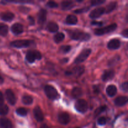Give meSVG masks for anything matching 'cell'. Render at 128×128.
I'll list each match as a JSON object with an SVG mask.
<instances>
[{"mask_svg":"<svg viewBox=\"0 0 128 128\" xmlns=\"http://www.w3.org/2000/svg\"><path fill=\"white\" fill-rule=\"evenodd\" d=\"M92 25H96V26H101L102 24V22H98V21H92L91 22Z\"/></svg>","mask_w":128,"mask_h":128,"instance_id":"ee69618b","label":"cell"},{"mask_svg":"<svg viewBox=\"0 0 128 128\" xmlns=\"http://www.w3.org/2000/svg\"><path fill=\"white\" fill-rule=\"evenodd\" d=\"M11 30L12 33L15 35L20 34H21L24 31V28L22 25L20 23H18V22L13 24L12 25Z\"/></svg>","mask_w":128,"mask_h":128,"instance_id":"5bb4252c","label":"cell"},{"mask_svg":"<svg viewBox=\"0 0 128 128\" xmlns=\"http://www.w3.org/2000/svg\"><path fill=\"white\" fill-rule=\"evenodd\" d=\"M121 89L124 92H128V82L127 81L123 82L122 84L121 85Z\"/></svg>","mask_w":128,"mask_h":128,"instance_id":"74e56055","label":"cell"},{"mask_svg":"<svg viewBox=\"0 0 128 128\" xmlns=\"http://www.w3.org/2000/svg\"><path fill=\"white\" fill-rule=\"evenodd\" d=\"M3 82H4V79H3V78H2V76H1V75H0V84L3 83Z\"/></svg>","mask_w":128,"mask_h":128,"instance_id":"bcb514c9","label":"cell"},{"mask_svg":"<svg viewBox=\"0 0 128 128\" xmlns=\"http://www.w3.org/2000/svg\"><path fill=\"white\" fill-rule=\"evenodd\" d=\"M6 100H7L8 102L11 105L13 106L16 104V96H15L14 94L12 92V91L11 90H7L6 91Z\"/></svg>","mask_w":128,"mask_h":128,"instance_id":"30bf717a","label":"cell"},{"mask_svg":"<svg viewBox=\"0 0 128 128\" xmlns=\"http://www.w3.org/2000/svg\"><path fill=\"white\" fill-rule=\"evenodd\" d=\"M106 108H107V107H106V106H101V107L98 108L96 110V111H95V113H94L95 116H98V115H100V114L102 113V112L105 111V110H106Z\"/></svg>","mask_w":128,"mask_h":128,"instance_id":"1f68e13d","label":"cell"},{"mask_svg":"<svg viewBox=\"0 0 128 128\" xmlns=\"http://www.w3.org/2000/svg\"><path fill=\"white\" fill-rule=\"evenodd\" d=\"M65 38L64 34L62 32H58L57 34L54 35V41L56 43H60V42H62Z\"/></svg>","mask_w":128,"mask_h":128,"instance_id":"484cf974","label":"cell"},{"mask_svg":"<svg viewBox=\"0 0 128 128\" xmlns=\"http://www.w3.org/2000/svg\"><path fill=\"white\" fill-rule=\"evenodd\" d=\"M74 6L72 1H64L61 2V8L63 10H70Z\"/></svg>","mask_w":128,"mask_h":128,"instance_id":"cb8c5ba5","label":"cell"},{"mask_svg":"<svg viewBox=\"0 0 128 128\" xmlns=\"http://www.w3.org/2000/svg\"><path fill=\"white\" fill-rule=\"evenodd\" d=\"M28 21H29V24H30L31 26H32V25H34L35 23V21H34V19L32 17V16H28Z\"/></svg>","mask_w":128,"mask_h":128,"instance_id":"ab89813d","label":"cell"},{"mask_svg":"<svg viewBox=\"0 0 128 128\" xmlns=\"http://www.w3.org/2000/svg\"><path fill=\"white\" fill-rule=\"evenodd\" d=\"M34 44L35 42L32 40H18L12 41L11 42V46L16 48H23L30 47Z\"/></svg>","mask_w":128,"mask_h":128,"instance_id":"3957f363","label":"cell"},{"mask_svg":"<svg viewBox=\"0 0 128 128\" xmlns=\"http://www.w3.org/2000/svg\"><path fill=\"white\" fill-rule=\"evenodd\" d=\"M47 6L50 8H56L58 7V4L56 2L52 1H48L47 2Z\"/></svg>","mask_w":128,"mask_h":128,"instance_id":"e575fe53","label":"cell"},{"mask_svg":"<svg viewBox=\"0 0 128 128\" xmlns=\"http://www.w3.org/2000/svg\"><path fill=\"white\" fill-rule=\"evenodd\" d=\"M116 5H117L116 2H110V3L106 6V7L104 8L105 12H106V13H110L111 12H112V11H114V9L116 8Z\"/></svg>","mask_w":128,"mask_h":128,"instance_id":"d4e9b609","label":"cell"},{"mask_svg":"<svg viewBox=\"0 0 128 128\" xmlns=\"http://www.w3.org/2000/svg\"><path fill=\"white\" fill-rule=\"evenodd\" d=\"M33 114L35 119L38 122H42L44 120V114L40 106H37L34 108L33 110Z\"/></svg>","mask_w":128,"mask_h":128,"instance_id":"8fae6325","label":"cell"},{"mask_svg":"<svg viewBox=\"0 0 128 128\" xmlns=\"http://www.w3.org/2000/svg\"><path fill=\"white\" fill-rule=\"evenodd\" d=\"M0 126L1 128H14L12 122L6 118L0 119Z\"/></svg>","mask_w":128,"mask_h":128,"instance_id":"e0dca14e","label":"cell"},{"mask_svg":"<svg viewBox=\"0 0 128 128\" xmlns=\"http://www.w3.org/2000/svg\"></svg>","mask_w":128,"mask_h":128,"instance_id":"c3c4849f","label":"cell"},{"mask_svg":"<svg viewBox=\"0 0 128 128\" xmlns=\"http://www.w3.org/2000/svg\"><path fill=\"white\" fill-rule=\"evenodd\" d=\"M8 32V26L3 23H0V35L5 36Z\"/></svg>","mask_w":128,"mask_h":128,"instance_id":"4316f807","label":"cell"},{"mask_svg":"<svg viewBox=\"0 0 128 128\" xmlns=\"http://www.w3.org/2000/svg\"><path fill=\"white\" fill-rule=\"evenodd\" d=\"M42 58L41 52L36 50H30L26 53V60L30 63H32L36 60H40Z\"/></svg>","mask_w":128,"mask_h":128,"instance_id":"277c9868","label":"cell"},{"mask_svg":"<svg viewBox=\"0 0 128 128\" xmlns=\"http://www.w3.org/2000/svg\"><path fill=\"white\" fill-rule=\"evenodd\" d=\"M74 107L78 112L84 113L88 110V104L84 100L80 99L76 101Z\"/></svg>","mask_w":128,"mask_h":128,"instance_id":"8992f818","label":"cell"},{"mask_svg":"<svg viewBox=\"0 0 128 128\" xmlns=\"http://www.w3.org/2000/svg\"><path fill=\"white\" fill-rule=\"evenodd\" d=\"M106 93L110 97H113L117 93V88L115 85L111 84L106 88Z\"/></svg>","mask_w":128,"mask_h":128,"instance_id":"d6986e66","label":"cell"},{"mask_svg":"<svg viewBox=\"0 0 128 128\" xmlns=\"http://www.w3.org/2000/svg\"><path fill=\"white\" fill-rule=\"evenodd\" d=\"M121 34L122 36H124L126 38H128V29H125L124 30H123L122 32H121Z\"/></svg>","mask_w":128,"mask_h":128,"instance_id":"7bdbcfd3","label":"cell"},{"mask_svg":"<svg viewBox=\"0 0 128 128\" xmlns=\"http://www.w3.org/2000/svg\"><path fill=\"white\" fill-rule=\"evenodd\" d=\"M9 112V108L7 105L2 104L0 105V115L1 116H5Z\"/></svg>","mask_w":128,"mask_h":128,"instance_id":"f1b7e54d","label":"cell"},{"mask_svg":"<svg viewBox=\"0 0 128 128\" xmlns=\"http://www.w3.org/2000/svg\"><path fill=\"white\" fill-rule=\"evenodd\" d=\"M8 2H14V3H29V2H31V1H8Z\"/></svg>","mask_w":128,"mask_h":128,"instance_id":"60d3db41","label":"cell"},{"mask_svg":"<svg viewBox=\"0 0 128 128\" xmlns=\"http://www.w3.org/2000/svg\"><path fill=\"white\" fill-rule=\"evenodd\" d=\"M78 18L75 15L72 14H69L68 16L66 17V24L70 25H74L77 24L78 22Z\"/></svg>","mask_w":128,"mask_h":128,"instance_id":"44dd1931","label":"cell"},{"mask_svg":"<svg viewBox=\"0 0 128 128\" xmlns=\"http://www.w3.org/2000/svg\"><path fill=\"white\" fill-rule=\"evenodd\" d=\"M120 46H121V41L120 40L116 38L112 39L108 43V48L111 50H118L120 48Z\"/></svg>","mask_w":128,"mask_h":128,"instance_id":"4fadbf2b","label":"cell"},{"mask_svg":"<svg viewBox=\"0 0 128 128\" xmlns=\"http://www.w3.org/2000/svg\"><path fill=\"white\" fill-rule=\"evenodd\" d=\"M84 68L83 66H76L72 70V71H71V75L72 74H75L77 76H81V74L84 73Z\"/></svg>","mask_w":128,"mask_h":128,"instance_id":"7402d4cb","label":"cell"},{"mask_svg":"<svg viewBox=\"0 0 128 128\" xmlns=\"http://www.w3.org/2000/svg\"><path fill=\"white\" fill-rule=\"evenodd\" d=\"M68 32L70 38L72 40H76V41H88L91 38V36L90 34L78 30H69Z\"/></svg>","mask_w":128,"mask_h":128,"instance_id":"6da1fadb","label":"cell"},{"mask_svg":"<svg viewBox=\"0 0 128 128\" xmlns=\"http://www.w3.org/2000/svg\"><path fill=\"white\" fill-rule=\"evenodd\" d=\"M71 94L74 98H78L81 97L82 94V89L78 87H75L72 89Z\"/></svg>","mask_w":128,"mask_h":128,"instance_id":"603a6c76","label":"cell"},{"mask_svg":"<svg viewBox=\"0 0 128 128\" xmlns=\"http://www.w3.org/2000/svg\"><path fill=\"white\" fill-rule=\"evenodd\" d=\"M59 122L62 125H66L70 122V116L68 113L66 112H60L58 116Z\"/></svg>","mask_w":128,"mask_h":128,"instance_id":"9c48e42d","label":"cell"},{"mask_svg":"<svg viewBox=\"0 0 128 128\" xmlns=\"http://www.w3.org/2000/svg\"><path fill=\"white\" fill-rule=\"evenodd\" d=\"M69 59L68 58H64L62 59V61H61V62H63V63H66V62H67L68 61Z\"/></svg>","mask_w":128,"mask_h":128,"instance_id":"f6af8a7d","label":"cell"},{"mask_svg":"<svg viewBox=\"0 0 128 128\" xmlns=\"http://www.w3.org/2000/svg\"><path fill=\"white\" fill-rule=\"evenodd\" d=\"M19 10H20V11H21V12H23V13H26V12H28L29 11H30V8H28L27 7H25V6H20V8H19Z\"/></svg>","mask_w":128,"mask_h":128,"instance_id":"f35d334b","label":"cell"},{"mask_svg":"<svg viewBox=\"0 0 128 128\" xmlns=\"http://www.w3.org/2000/svg\"><path fill=\"white\" fill-rule=\"evenodd\" d=\"M104 0H92L91 1V4L92 6H98V5H101L102 4L104 3Z\"/></svg>","mask_w":128,"mask_h":128,"instance_id":"d6a6232c","label":"cell"},{"mask_svg":"<svg viewBox=\"0 0 128 128\" xmlns=\"http://www.w3.org/2000/svg\"><path fill=\"white\" fill-rule=\"evenodd\" d=\"M71 50V46L70 45H64L60 47L59 51L61 53H68V52H70Z\"/></svg>","mask_w":128,"mask_h":128,"instance_id":"f546056e","label":"cell"},{"mask_svg":"<svg viewBox=\"0 0 128 128\" xmlns=\"http://www.w3.org/2000/svg\"><path fill=\"white\" fill-rule=\"evenodd\" d=\"M22 103L26 105H30L33 102V99L31 96L29 95H25L22 98Z\"/></svg>","mask_w":128,"mask_h":128,"instance_id":"83f0119b","label":"cell"},{"mask_svg":"<svg viewBox=\"0 0 128 128\" xmlns=\"http://www.w3.org/2000/svg\"><path fill=\"white\" fill-rule=\"evenodd\" d=\"M91 52V50L89 48L84 49L82 50L81 52L78 54V56L74 60L75 64H80L81 62H84L86 60V59L90 56V54Z\"/></svg>","mask_w":128,"mask_h":128,"instance_id":"52a82bcc","label":"cell"},{"mask_svg":"<svg viewBox=\"0 0 128 128\" xmlns=\"http://www.w3.org/2000/svg\"><path fill=\"white\" fill-rule=\"evenodd\" d=\"M46 30L51 32H57L59 30V26L54 22H50L46 26Z\"/></svg>","mask_w":128,"mask_h":128,"instance_id":"ffe728a7","label":"cell"},{"mask_svg":"<svg viewBox=\"0 0 128 128\" xmlns=\"http://www.w3.org/2000/svg\"><path fill=\"white\" fill-rule=\"evenodd\" d=\"M89 10V8L88 7H86V8H80V9H78V10H75L74 12L75 13H78V14H80V13H82V12H85Z\"/></svg>","mask_w":128,"mask_h":128,"instance_id":"8d00e7d4","label":"cell"},{"mask_svg":"<svg viewBox=\"0 0 128 128\" xmlns=\"http://www.w3.org/2000/svg\"><path fill=\"white\" fill-rule=\"evenodd\" d=\"M4 102V98L3 94L0 91V105H2Z\"/></svg>","mask_w":128,"mask_h":128,"instance_id":"b9f144b4","label":"cell"},{"mask_svg":"<svg viewBox=\"0 0 128 128\" xmlns=\"http://www.w3.org/2000/svg\"><path fill=\"white\" fill-rule=\"evenodd\" d=\"M120 57L119 56H114V58H112L111 60H110V61H109V66H112L113 64H114V62L116 61V62H118V61L120 60Z\"/></svg>","mask_w":128,"mask_h":128,"instance_id":"836d02e7","label":"cell"},{"mask_svg":"<svg viewBox=\"0 0 128 128\" xmlns=\"http://www.w3.org/2000/svg\"><path fill=\"white\" fill-rule=\"evenodd\" d=\"M47 11L44 9H41L38 14V22L40 24H42L46 21Z\"/></svg>","mask_w":128,"mask_h":128,"instance_id":"9a60e30c","label":"cell"},{"mask_svg":"<svg viewBox=\"0 0 128 128\" xmlns=\"http://www.w3.org/2000/svg\"><path fill=\"white\" fill-rule=\"evenodd\" d=\"M0 18L4 21H11L14 18V14L10 11H6L0 14Z\"/></svg>","mask_w":128,"mask_h":128,"instance_id":"2e32d148","label":"cell"},{"mask_svg":"<svg viewBox=\"0 0 128 128\" xmlns=\"http://www.w3.org/2000/svg\"><path fill=\"white\" fill-rule=\"evenodd\" d=\"M117 27L118 25L116 23L111 24L109 25V26H105V27L96 29L94 30V34L97 35V36H102V35L113 32V31H114L116 30Z\"/></svg>","mask_w":128,"mask_h":128,"instance_id":"7a4b0ae2","label":"cell"},{"mask_svg":"<svg viewBox=\"0 0 128 128\" xmlns=\"http://www.w3.org/2000/svg\"><path fill=\"white\" fill-rule=\"evenodd\" d=\"M105 12V8L104 7H98L94 9L90 14V17L92 19H96L100 18Z\"/></svg>","mask_w":128,"mask_h":128,"instance_id":"ba28073f","label":"cell"},{"mask_svg":"<svg viewBox=\"0 0 128 128\" xmlns=\"http://www.w3.org/2000/svg\"><path fill=\"white\" fill-rule=\"evenodd\" d=\"M98 124L101 126H103L106 124V119L105 117H100L98 120Z\"/></svg>","mask_w":128,"mask_h":128,"instance_id":"d590c367","label":"cell"},{"mask_svg":"<svg viewBox=\"0 0 128 128\" xmlns=\"http://www.w3.org/2000/svg\"><path fill=\"white\" fill-rule=\"evenodd\" d=\"M40 128H50L46 124H42Z\"/></svg>","mask_w":128,"mask_h":128,"instance_id":"7dc6e473","label":"cell"},{"mask_svg":"<svg viewBox=\"0 0 128 128\" xmlns=\"http://www.w3.org/2000/svg\"><path fill=\"white\" fill-rule=\"evenodd\" d=\"M44 92L47 97L51 100H55L59 98V94L57 90L51 85H46L45 86Z\"/></svg>","mask_w":128,"mask_h":128,"instance_id":"5b68a950","label":"cell"},{"mask_svg":"<svg viewBox=\"0 0 128 128\" xmlns=\"http://www.w3.org/2000/svg\"><path fill=\"white\" fill-rule=\"evenodd\" d=\"M115 76V72L114 70H105L104 72H103L102 75V80L103 81H110V80H112L114 78Z\"/></svg>","mask_w":128,"mask_h":128,"instance_id":"7c38bea8","label":"cell"},{"mask_svg":"<svg viewBox=\"0 0 128 128\" xmlns=\"http://www.w3.org/2000/svg\"><path fill=\"white\" fill-rule=\"evenodd\" d=\"M16 113L20 116H26L28 114V111L24 108H19L16 110Z\"/></svg>","mask_w":128,"mask_h":128,"instance_id":"4dcf8cb0","label":"cell"},{"mask_svg":"<svg viewBox=\"0 0 128 128\" xmlns=\"http://www.w3.org/2000/svg\"><path fill=\"white\" fill-rule=\"evenodd\" d=\"M128 102L126 96H119L114 100V104L117 106H123Z\"/></svg>","mask_w":128,"mask_h":128,"instance_id":"ac0fdd59","label":"cell"}]
</instances>
